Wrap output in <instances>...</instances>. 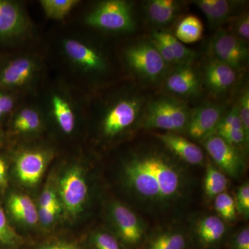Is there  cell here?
Listing matches in <instances>:
<instances>
[{
	"mask_svg": "<svg viewBox=\"0 0 249 249\" xmlns=\"http://www.w3.org/2000/svg\"><path fill=\"white\" fill-rule=\"evenodd\" d=\"M211 52L214 59L237 71L245 67L249 60V49L245 41L225 30H219L214 36Z\"/></svg>",
	"mask_w": 249,
	"mask_h": 249,
	"instance_id": "cell-13",
	"label": "cell"
},
{
	"mask_svg": "<svg viewBox=\"0 0 249 249\" xmlns=\"http://www.w3.org/2000/svg\"><path fill=\"white\" fill-rule=\"evenodd\" d=\"M151 43L158 51L166 64L176 65L169 44L165 40L163 32H154L152 36Z\"/></svg>",
	"mask_w": 249,
	"mask_h": 249,
	"instance_id": "cell-33",
	"label": "cell"
},
{
	"mask_svg": "<svg viewBox=\"0 0 249 249\" xmlns=\"http://www.w3.org/2000/svg\"><path fill=\"white\" fill-rule=\"evenodd\" d=\"M7 140V134L2 128V126L0 125V150L4 147Z\"/></svg>",
	"mask_w": 249,
	"mask_h": 249,
	"instance_id": "cell-42",
	"label": "cell"
},
{
	"mask_svg": "<svg viewBox=\"0 0 249 249\" xmlns=\"http://www.w3.org/2000/svg\"><path fill=\"white\" fill-rule=\"evenodd\" d=\"M235 31L237 37L241 40L248 41L249 39V17L248 14L241 16L236 23Z\"/></svg>",
	"mask_w": 249,
	"mask_h": 249,
	"instance_id": "cell-40",
	"label": "cell"
},
{
	"mask_svg": "<svg viewBox=\"0 0 249 249\" xmlns=\"http://www.w3.org/2000/svg\"><path fill=\"white\" fill-rule=\"evenodd\" d=\"M124 186L140 204L164 209L186 197L189 175L171 157L159 152H140L131 156L122 169Z\"/></svg>",
	"mask_w": 249,
	"mask_h": 249,
	"instance_id": "cell-1",
	"label": "cell"
},
{
	"mask_svg": "<svg viewBox=\"0 0 249 249\" xmlns=\"http://www.w3.org/2000/svg\"><path fill=\"white\" fill-rule=\"evenodd\" d=\"M18 106V93L0 89V125L9 121Z\"/></svg>",
	"mask_w": 249,
	"mask_h": 249,
	"instance_id": "cell-31",
	"label": "cell"
},
{
	"mask_svg": "<svg viewBox=\"0 0 249 249\" xmlns=\"http://www.w3.org/2000/svg\"><path fill=\"white\" fill-rule=\"evenodd\" d=\"M162 143L179 160L188 164L199 165L204 163V152L196 143L174 132L155 133Z\"/></svg>",
	"mask_w": 249,
	"mask_h": 249,
	"instance_id": "cell-18",
	"label": "cell"
},
{
	"mask_svg": "<svg viewBox=\"0 0 249 249\" xmlns=\"http://www.w3.org/2000/svg\"><path fill=\"white\" fill-rule=\"evenodd\" d=\"M89 188L83 168L71 165L60 177L58 181V199L62 208L71 217H76L84 210Z\"/></svg>",
	"mask_w": 249,
	"mask_h": 249,
	"instance_id": "cell-7",
	"label": "cell"
},
{
	"mask_svg": "<svg viewBox=\"0 0 249 249\" xmlns=\"http://www.w3.org/2000/svg\"><path fill=\"white\" fill-rule=\"evenodd\" d=\"M162 32H163V35L164 36L165 40L169 44L177 65H178V67L190 65L196 60V53L195 51L186 47L173 34L168 32H163V31Z\"/></svg>",
	"mask_w": 249,
	"mask_h": 249,
	"instance_id": "cell-29",
	"label": "cell"
},
{
	"mask_svg": "<svg viewBox=\"0 0 249 249\" xmlns=\"http://www.w3.org/2000/svg\"><path fill=\"white\" fill-rule=\"evenodd\" d=\"M58 196L57 193L54 191L53 188L48 187L42 191L39 200L38 209H45L52 205L59 202Z\"/></svg>",
	"mask_w": 249,
	"mask_h": 249,
	"instance_id": "cell-39",
	"label": "cell"
},
{
	"mask_svg": "<svg viewBox=\"0 0 249 249\" xmlns=\"http://www.w3.org/2000/svg\"><path fill=\"white\" fill-rule=\"evenodd\" d=\"M228 249H249V227L241 229L232 237Z\"/></svg>",
	"mask_w": 249,
	"mask_h": 249,
	"instance_id": "cell-37",
	"label": "cell"
},
{
	"mask_svg": "<svg viewBox=\"0 0 249 249\" xmlns=\"http://www.w3.org/2000/svg\"><path fill=\"white\" fill-rule=\"evenodd\" d=\"M42 60L34 54L0 56V89L15 93L35 88L42 74Z\"/></svg>",
	"mask_w": 249,
	"mask_h": 249,
	"instance_id": "cell-2",
	"label": "cell"
},
{
	"mask_svg": "<svg viewBox=\"0 0 249 249\" xmlns=\"http://www.w3.org/2000/svg\"><path fill=\"white\" fill-rule=\"evenodd\" d=\"M204 72L206 85L213 93L224 92L237 80V71L214 58L206 64Z\"/></svg>",
	"mask_w": 249,
	"mask_h": 249,
	"instance_id": "cell-20",
	"label": "cell"
},
{
	"mask_svg": "<svg viewBox=\"0 0 249 249\" xmlns=\"http://www.w3.org/2000/svg\"><path fill=\"white\" fill-rule=\"evenodd\" d=\"M31 31L32 23L21 3L0 0V45L25 40Z\"/></svg>",
	"mask_w": 249,
	"mask_h": 249,
	"instance_id": "cell-9",
	"label": "cell"
},
{
	"mask_svg": "<svg viewBox=\"0 0 249 249\" xmlns=\"http://www.w3.org/2000/svg\"><path fill=\"white\" fill-rule=\"evenodd\" d=\"M53 156V150L48 147L37 145L18 149L11 157L15 177L24 186H36Z\"/></svg>",
	"mask_w": 249,
	"mask_h": 249,
	"instance_id": "cell-5",
	"label": "cell"
},
{
	"mask_svg": "<svg viewBox=\"0 0 249 249\" xmlns=\"http://www.w3.org/2000/svg\"><path fill=\"white\" fill-rule=\"evenodd\" d=\"M10 135L28 137L40 134L45 127V116L35 105L18 106L9 121Z\"/></svg>",
	"mask_w": 249,
	"mask_h": 249,
	"instance_id": "cell-16",
	"label": "cell"
},
{
	"mask_svg": "<svg viewBox=\"0 0 249 249\" xmlns=\"http://www.w3.org/2000/svg\"><path fill=\"white\" fill-rule=\"evenodd\" d=\"M178 9V2L173 0H152L147 2L146 7L149 19L162 26L173 20Z\"/></svg>",
	"mask_w": 249,
	"mask_h": 249,
	"instance_id": "cell-25",
	"label": "cell"
},
{
	"mask_svg": "<svg viewBox=\"0 0 249 249\" xmlns=\"http://www.w3.org/2000/svg\"><path fill=\"white\" fill-rule=\"evenodd\" d=\"M236 209L246 219L249 216V183L246 181L237 189L235 199Z\"/></svg>",
	"mask_w": 249,
	"mask_h": 249,
	"instance_id": "cell-34",
	"label": "cell"
},
{
	"mask_svg": "<svg viewBox=\"0 0 249 249\" xmlns=\"http://www.w3.org/2000/svg\"><path fill=\"white\" fill-rule=\"evenodd\" d=\"M228 186L229 179L227 175L209 160L204 179L205 196L209 199H213L219 195L225 193Z\"/></svg>",
	"mask_w": 249,
	"mask_h": 249,
	"instance_id": "cell-24",
	"label": "cell"
},
{
	"mask_svg": "<svg viewBox=\"0 0 249 249\" xmlns=\"http://www.w3.org/2000/svg\"><path fill=\"white\" fill-rule=\"evenodd\" d=\"M128 66L139 76L155 81L164 73L166 62L151 42L131 46L124 52Z\"/></svg>",
	"mask_w": 249,
	"mask_h": 249,
	"instance_id": "cell-10",
	"label": "cell"
},
{
	"mask_svg": "<svg viewBox=\"0 0 249 249\" xmlns=\"http://www.w3.org/2000/svg\"><path fill=\"white\" fill-rule=\"evenodd\" d=\"M227 232V224L218 216H204L198 221L196 226L197 240L203 247L206 248L218 245Z\"/></svg>",
	"mask_w": 249,
	"mask_h": 249,
	"instance_id": "cell-21",
	"label": "cell"
},
{
	"mask_svg": "<svg viewBox=\"0 0 249 249\" xmlns=\"http://www.w3.org/2000/svg\"><path fill=\"white\" fill-rule=\"evenodd\" d=\"M165 86L170 93L188 97L196 96L199 92L201 80L191 65H183L167 77Z\"/></svg>",
	"mask_w": 249,
	"mask_h": 249,
	"instance_id": "cell-19",
	"label": "cell"
},
{
	"mask_svg": "<svg viewBox=\"0 0 249 249\" xmlns=\"http://www.w3.org/2000/svg\"><path fill=\"white\" fill-rule=\"evenodd\" d=\"M79 3L78 0H41L40 4L46 17L61 20Z\"/></svg>",
	"mask_w": 249,
	"mask_h": 249,
	"instance_id": "cell-28",
	"label": "cell"
},
{
	"mask_svg": "<svg viewBox=\"0 0 249 249\" xmlns=\"http://www.w3.org/2000/svg\"><path fill=\"white\" fill-rule=\"evenodd\" d=\"M22 237L13 227L0 201V249H16L22 244Z\"/></svg>",
	"mask_w": 249,
	"mask_h": 249,
	"instance_id": "cell-27",
	"label": "cell"
},
{
	"mask_svg": "<svg viewBox=\"0 0 249 249\" xmlns=\"http://www.w3.org/2000/svg\"><path fill=\"white\" fill-rule=\"evenodd\" d=\"M191 111L185 103L175 98L162 97L152 101L145 114L144 125L168 132L185 130Z\"/></svg>",
	"mask_w": 249,
	"mask_h": 249,
	"instance_id": "cell-4",
	"label": "cell"
},
{
	"mask_svg": "<svg viewBox=\"0 0 249 249\" xmlns=\"http://www.w3.org/2000/svg\"><path fill=\"white\" fill-rule=\"evenodd\" d=\"M223 107L217 105H206L191 111L186 131L188 137L196 141H204L214 133L222 119Z\"/></svg>",
	"mask_w": 249,
	"mask_h": 249,
	"instance_id": "cell-15",
	"label": "cell"
},
{
	"mask_svg": "<svg viewBox=\"0 0 249 249\" xmlns=\"http://www.w3.org/2000/svg\"><path fill=\"white\" fill-rule=\"evenodd\" d=\"M186 235L179 229H167L150 236L143 249H185Z\"/></svg>",
	"mask_w": 249,
	"mask_h": 249,
	"instance_id": "cell-23",
	"label": "cell"
},
{
	"mask_svg": "<svg viewBox=\"0 0 249 249\" xmlns=\"http://www.w3.org/2000/svg\"><path fill=\"white\" fill-rule=\"evenodd\" d=\"M64 55L75 70L88 75L102 73L107 60L97 48L80 37H69L62 41Z\"/></svg>",
	"mask_w": 249,
	"mask_h": 249,
	"instance_id": "cell-8",
	"label": "cell"
},
{
	"mask_svg": "<svg viewBox=\"0 0 249 249\" xmlns=\"http://www.w3.org/2000/svg\"><path fill=\"white\" fill-rule=\"evenodd\" d=\"M37 249H83L79 246L71 242H56L48 244Z\"/></svg>",
	"mask_w": 249,
	"mask_h": 249,
	"instance_id": "cell-41",
	"label": "cell"
},
{
	"mask_svg": "<svg viewBox=\"0 0 249 249\" xmlns=\"http://www.w3.org/2000/svg\"><path fill=\"white\" fill-rule=\"evenodd\" d=\"M46 108L60 132L66 135L73 133L78 108L68 91L63 89H54L49 94Z\"/></svg>",
	"mask_w": 249,
	"mask_h": 249,
	"instance_id": "cell-14",
	"label": "cell"
},
{
	"mask_svg": "<svg viewBox=\"0 0 249 249\" xmlns=\"http://www.w3.org/2000/svg\"><path fill=\"white\" fill-rule=\"evenodd\" d=\"M61 209L62 206L60 201L45 209H37L39 221H40V222L46 227L51 225L57 219V217L61 211Z\"/></svg>",
	"mask_w": 249,
	"mask_h": 249,
	"instance_id": "cell-36",
	"label": "cell"
},
{
	"mask_svg": "<svg viewBox=\"0 0 249 249\" xmlns=\"http://www.w3.org/2000/svg\"><path fill=\"white\" fill-rule=\"evenodd\" d=\"M214 209L224 222H232L237 219L235 199L227 193H223L214 198Z\"/></svg>",
	"mask_w": 249,
	"mask_h": 249,
	"instance_id": "cell-30",
	"label": "cell"
},
{
	"mask_svg": "<svg viewBox=\"0 0 249 249\" xmlns=\"http://www.w3.org/2000/svg\"><path fill=\"white\" fill-rule=\"evenodd\" d=\"M108 217L114 236L121 245L131 249L142 245L145 239L146 227L130 208L121 201H112L108 208Z\"/></svg>",
	"mask_w": 249,
	"mask_h": 249,
	"instance_id": "cell-6",
	"label": "cell"
},
{
	"mask_svg": "<svg viewBox=\"0 0 249 249\" xmlns=\"http://www.w3.org/2000/svg\"><path fill=\"white\" fill-rule=\"evenodd\" d=\"M203 142L214 164L219 170L232 178L242 176L245 171V163L237 147L216 134L209 136Z\"/></svg>",
	"mask_w": 249,
	"mask_h": 249,
	"instance_id": "cell-11",
	"label": "cell"
},
{
	"mask_svg": "<svg viewBox=\"0 0 249 249\" xmlns=\"http://www.w3.org/2000/svg\"><path fill=\"white\" fill-rule=\"evenodd\" d=\"M3 206L10 222L12 219L28 227H34L39 222L38 209L26 195L11 192L5 196Z\"/></svg>",
	"mask_w": 249,
	"mask_h": 249,
	"instance_id": "cell-17",
	"label": "cell"
},
{
	"mask_svg": "<svg viewBox=\"0 0 249 249\" xmlns=\"http://www.w3.org/2000/svg\"><path fill=\"white\" fill-rule=\"evenodd\" d=\"M91 245L93 249H122L121 244L114 234L98 231L91 236Z\"/></svg>",
	"mask_w": 249,
	"mask_h": 249,
	"instance_id": "cell-32",
	"label": "cell"
},
{
	"mask_svg": "<svg viewBox=\"0 0 249 249\" xmlns=\"http://www.w3.org/2000/svg\"><path fill=\"white\" fill-rule=\"evenodd\" d=\"M195 2L213 27L227 22L235 9L236 3L229 0H198Z\"/></svg>",
	"mask_w": 249,
	"mask_h": 249,
	"instance_id": "cell-22",
	"label": "cell"
},
{
	"mask_svg": "<svg viewBox=\"0 0 249 249\" xmlns=\"http://www.w3.org/2000/svg\"><path fill=\"white\" fill-rule=\"evenodd\" d=\"M89 27L113 33L133 31L135 22L132 7L124 0H107L98 3L85 18Z\"/></svg>",
	"mask_w": 249,
	"mask_h": 249,
	"instance_id": "cell-3",
	"label": "cell"
},
{
	"mask_svg": "<svg viewBox=\"0 0 249 249\" xmlns=\"http://www.w3.org/2000/svg\"><path fill=\"white\" fill-rule=\"evenodd\" d=\"M9 183V163L7 157L0 150V196L4 195Z\"/></svg>",
	"mask_w": 249,
	"mask_h": 249,
	"instance_id": "cell-38",
	"label": "cell"
},
{
	"mask_svg": "<svg viewBox=\"0 0 249 249\" xmlns=\"http://www.w3.org/2000/svg\"><path fill=\"white\" fill-rule=\"evenodd\" d=\"M238 114L243 126L247 139H249V91L248 88L244 90L238 104H237Z\"/></svg>",
	"mask_w": 249,
	"mask_h": 249,
	"instance_id": "cell-35",
	"label": "cell"
},
{
	"mask_svg": "<svg viewBox=\"0 0 249 249\" xmlns=\"http://www.w3.org/2000/svg\"><path fill=\"white\" fill-rule=\"evenodd\" d=\"M140 112V103L135 98H124L115 101L105 113L101 130L106 138L112 139L128 129Z\"/></svg>",
	"mask_w": 249,
	"mask_h": 249,
	"instance_id": "cell-12",
	"label": "cell"
},
{
	"mask_svg": "<svg viewBox=\"0 0 249 249\" xmlns=\"http://www.w3.org/2000/svg\"><path fill=\"white\" fill-rule=\"evenodd\" d=\"M204 33V26L199 18L189 15L183 18L175 31V37L182 43H195L200 40Z\"/></svg>",
	"mask_w": 249,
	"mask_h": 249,
	"instance_id": "cell-26",
	"label": "cell"
}]
</instances>
